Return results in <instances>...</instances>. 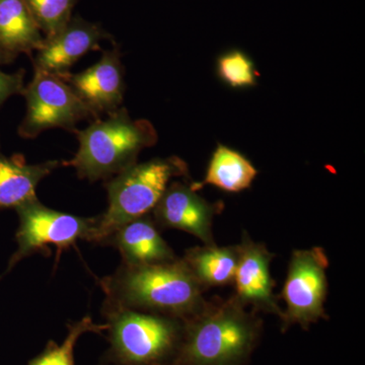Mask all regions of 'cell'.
<instances>
[{
    "instance_id": "cell-1",
    "label": "cell",
    "mask_w": 365,
    "mask_h": 365,
    "mask_svg": "<svg viewBox=\"0 0 365 365\" xmlns=\"http://www.w3.org/2000/svg\"><path fill=\"white\" fill-rule=\"evenodd\" d=\"M104 307L163 314L186 321L202 311L207 300L182 259L145 266L122 264L100 280Z\"/></svg>"
},
{
    "instance_id": "cell-2",
    "label": "cell",
    "mask_w": 365,
    "mask_h": 365,
    "mask_svg": "<svg viewBox=\"0 0 365 365\" xmlns=\"http://www.w3.org/2000/svg\"><path fill=\"white\" fill-rule=\"evenodd\" d=\"M263 332L258 314L234 297L207 300L202 311L185 321L174 365H247Z\"/></svg>"
},
{
    "instance_id": "cell-3",
    "label": "cell",
    "mask_w": 365,
    "mask_h": 365,
    "mask_svg": "<svg viewBox=\"0 0 365 365\" xmlns=\"http://www.w3.org/2000/svg\"><path fill=\"white\" fill-rule=\"evenodd\" d=\"M78 150L64 165L73 168L79 179H111L135 165L139 153L155 145L158 133L148 120L132 119L126 108L97 119L83 130L73 132Z\"/></svg>"
},
{
    "instance_id": "cell-4",
    "label": "cell",
    "mask_w": 365,
    "mask_h": 365,
    "mask_svg": "<svg viewBox=\"0 0 365 365\" xmlns=\"http://www.w3.org/2000/svg\"><path fill=\"white\" fill-rule=\"evenodd\" d=\"M189 176L187 163L175 157L157 158L131 165L106 181L108 207L96 216L91 244L105 245L113 232L151 211L175 178Z\"/></svg>"
},
{
    "instance_id": "cell-5",
    "label": "cell",
    "mask_w": 365,
    "mask_h": 365,
    "mask_svg": "<svg viewBox=\"0 0 365 365\" xmlns=\"http://www.w3.org/2000/svg\"><path fill=\"white\" fill-rule=\"evenodd\" d=\"M113 365H174L185 321L121 307H104Z\"/></svg>"
},
{
    "instance_id": "cell-6",
    "label": "cell",
    "mask_w": 365,
    "mask_h": 365,
    "mask_svg": "<svg viewBox=\"0 0 365 365\" xmlns=\"http://www.w3.org/2000/svg\"><path fill=\"white\" fill-rule=\"evenodd\" d=\"M14 209L19 217L16 234L18 248L0 279L24 259L49 252V246H54L59 256L63 250L78 241L90 242L95 227V217H81L55 210L41 203L38 197Z\"/></svg>"
},
{
    "instance_id": "cell-7",
    "label": "cell",
    "mask_w": 365,
    "mask_h": 365,
    "mask_svg": "<svg viewBox=\"0 0 365 365\" xmlns=\"http://www.w3.org/2000/svg\"><path fill=\"white\" fill-rule=\"evenodd\" d=\"M26 115L19 126L21 138L33 139L48 129L74 132L83 120L100 119L60 76L35 71L21 93Z\"/></svg>"
},
{
    "instance_id": "cell-8",
    "label": "cell",
    "mask_w": 365,
    "mask_h": 365,
    "mask_svg": "<svg viewBox=\"0 0 365 365\" xmlns=\"http://www.w3.org/2000/svg\"><path fill=\"white\" fill-rule=\"evenodd\" d=\"M329 265L328 256L321 247L294 251L281 292L285 304L280 318L282 332L294 325L307 330L312 324L327 318Z\"/></svg>"
},
{
    "instance_id": "cell-9",
    "label": "cell",
    "mask_w": 365,
    "mask_h": 365,
    "mask_svg": "<svg viewBox=\"0 0 365 365\" xmlns=\"http://www.w3.org/2000/svg\"><path fill=\"white\" fill-rule=\"evenodd\" d=\"M222 209V202H209L191 186L172 182L151 211V216L160 230H182L194 235L206 246H210L215 245L213 220Z\"/></svg>"
},
{
    "instance_id": "cell-10",
    "label": "cell",
    "mask_w": 365,
    "mask_h": 365,
    "mask_svg": "<svg viewBox=\"0 0 365 365\" xmlns=\"http://www.w3.org/2000/svg\"><path fill=\"white\" fill-rule=\"evenodd\" d=\"M240 246V260L235 271V297L245 307H252L255 313L282 316L283 309L274 294L275 281L271 275L270 265L275 255L261 242H254L245 232Z\"/></svg>"
},
{
    "instance_id": "cell-11",
    "label": "cell",
    "mask_w": 365,
    "mask_h": 365,
    "mask_svg": "<svg viewBox=\"0 0 365 365\" xmlns=\"http://www.w3.org/2000/svg\"><path fill=\"white\" fill-rule=\"evenodd\" d=\"M112 36L100 24L73 16L61 31L49 38L36 51L34 69L62 76L88 52L100 49L101 43Z\"/></svg>"
},
{
    "instance_id": "cell-12",
    "label": "cell",
    "mask_w": 365,
    "mask_h": 365,
    "mask_svg": "<svg viewBox=\"0 0 365 365\" xmlns=\"http://www.w3.org/2000/svg\"><path fill=\"white\" fill-rule=\"evenodd\" d=\"M66 81L98 117L111 114L122 107L124 100V67L117 46L106 50L102 58L86 71L59 76Z\"/></svg>"
},
{
    "instance_id": "cell-13",
    "label": "cell",
    "mask_w": 365,
    "mask_h": 365,
    "mask_svg": "<svg viewBox=\"0 0 365 365\" xmlns=\"http://www.w3.org/2000/svg\"><path fill=\"white\" fill-rule=\"evenodd\" d=\"M105 245L116 248L121 255L122 264L128 266L153 265L178 259L150 215L125 223L113 232Z\"/></svg>"
},
{
    "instance_id": "cell-14",
    "label": "cell",
    "mask_w": 365,
    "mask_h": 365,
    "mask_svg": "<svg viewBox=\"0 0 365 365\" xmlns=\"http://www.w3.org/2000/svg\"><path fill=\"white\" fill-rule=\"evenodd\" d=\"M61 165L60 160L31 165L21 155L0 153V208H16L37 198L38 186Z\"/></svg>"
},
{
    "instance_id": "cell-15",
    "label": "cell",
    "mask_w": 365,
    "mask_h": 365,
    "mask_svg": "<svg viewBox=\"0 0 365 365\" xmlns=\"http://www.w3.org/2000/svg\"><path fill=\"white\" fill-rule=\"evenodd\" d=\"M44 39L25 0H0V45L7 52L31 55Z\"/></svg>"
},
{
    "instance_id": "cell-16",
    "label": "cell",
    "mask_w": 365,
    "mask_h": 365,
    "mask_svg": "<svg viewBox=\"0 0 365 365\" xmlns=\"http://www.w3.org/2000/svg\"><path fill=\"white\" fill-rule=\"evenodd\" d=\"M182 259L204 290L227 287L234 283L240 260V246L204 245L189 249Z\"/></svg>"
},
{
    "instance_id": "cell-17",
    "label": "cell",
    "mask_w": 365,
    "mask_h": 365,
    "mask_svg": "<svg viewBox=\"0 0 365 365\" xmlns=\"http://www.w3.org/2000/svg\"><path fill=\"white\" fill-rule=\"evenodd\" d=\"M257 175L258 170L244 155L220 144L210 158L203 181L190 186L198 191L204 185H212L222 191L237 193L250 188Z\"/></svg>"
},
{
    "instance_id": "cell-18",
    "label": "cell",
    "mask_w": 365,
    "mask_h": 365,
    "mask_svg": "<svg viewBox=\"0 0 365 365\" xmlns=\"http://www.w3.org/2000/svg\"><path fill=\"white\" fill-rule=\"evenodd\" d=\"M106 330V324L98 325L91 317H85L68 326V333L60 344L49 341L44 350L30 360L28 365H76L74 350L78 340L86 334H102Z\"/></svg>"
},
{
    "instance_id": "cell-19",
    "label": "cell",
    "mask_w": 365,
    "mask_h": 365,
    "mask_svg": "<svg viewBox=\"0 0 365 365\" xmlns=\"http://www.w3.org/2000/svg\"><path fill=\"white\" fill-rule=\"evenodd\" d=\"M45 38L61 31L73 16L78 0H25Z\"/></svg>"
},
{
    "instance_id": "cell-20",
    "label": "cell",
    "mask_w": 365,
    "mask_h": 365,
    "mask_svg": "<svg viewBox=\"0 0 365 365\" xmlns=\"http://www.w3.org/2000/svg\"><path fill=\"white\" fill-rule=\"evenodd\" d=\"M217 74L230 88H248L257 85L258 72L254 62L241 50H230L217 59Z\"/></svg>"
},
{
    "instance_id": "cell-21",
    "label": "cell",
    "mask_w": 365,
    "mask_h": 365,
    "mask_svg": "<svg viewBox=\"0 0 365 365\" xmlns=\"http://www.w3.org/2000/svg\"><path fill=\"white\" fill-rule=\"evenodd\" d=\"M25 71L6 73L0 71V107L14 96L23 93L25 88Z\"/></svg>"
},
{
    "instance_id": "cell-22",
    "label": "cell",
    "mask_w": 365,
    "mask_h": 365,
    "mask_svg": "<svg viewBox=\"0 0 365 365\" xmlns=\"http://www.w3.org/2000/svg\"><path fill=\"white\" fill-rule=\"evenodd\" d=\"M16 57L11 53L7 52L1 45H0V66L11 63Z\"/></svg>"
},
{
    "instance_id": "cell-23",
    "label": "cell",
    "mask_w": 365,
    "mask_h": 365,
    "mask_svg": "<svg viewBox=\"0 0 365 365\" xmlns=\"http://www.w3.org/2000/svg\"><path fill=\"white\" fill-rule=\"evenodd\" d=\"M100 365H105V364H100Z\"/></svg>"
}]
</instances>
